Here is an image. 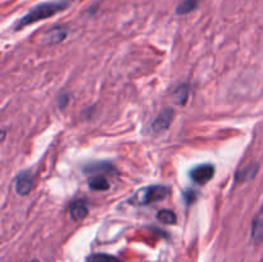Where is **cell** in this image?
Returning a JSON list of instances; mask_svg holds the SVG:
<instances>
[{
  "label": "cell",
  "mask_w": 263,
  "mask_h": 262,
  "mask_svg": "<svg viewBox=\"0 0 263 262\" xmlns=\"http://www.w3.org/2000/svg\"><path fill=\"white\" fill-rule=\"evenodd\" d=\"M215 176V167L211 163H203L190 171V177L198 185H204Z\"/></svg>",
  "instance_id": "cell-3"
},
{
  "label": "cell",
  "mask_w": 263,
  "mask_h": 262,
  "mask_svg": "<svg viewBox=\"0 0 263 262\" xmlns=\"http://www.w3.org/2000/svg\"><path fill=\"white\" fill-rule=\"evenodd\" d=\"M69 2H71V0H57V2H48L36 5V7H33L27 14L23 15V17L18 21L14 30L25 28L26 26L32 25V23L39 22V21L41 20H46V18L51 17V15L67 9L69 5Z\"/></svg>",
  "instance_id": "cell-1"
},
{
  "label": "cell",
  "mask_w": 263,
  "mask_h": 262,
  "mask_svg": "<svg viewBox=\"0 0 263 262\" xmlns=\"http://www.w3.org/2000/svg\"><path fill=\"white\" fill-rule=\"evenodd\" d=\"M67 36V30L62 27H54L51 30H49L45 35L41 36V41L45 45H55V44L61 43L66 39Z\"/></svg>",
  "instance_id": "cell-6"
},
{
  "label": "cell",
  "mask_w": 263,
  "mask_h": 262,
  "mask_svg": "<svg viewBox=\"0 0 263 262\" xmlns=\"http://www.w3.org/2000/svg\"><path fill=\"white\" fill-rule=\"evenodd\" d=\"M89 213V207L84 200H74L69 205V215L73 221H81Z\"/></svg>",
  "instance_id": "cell-7"
},
{
  "label": "cell",
  "mask_w": 263,
  "mask_h": 262,
  "mask_svg": "<svg viewBox=\"0 0 263 262\" xmlns=\"http://www.w3.org/2000/svg\"><path fill=\"white\" fill-rule=\"evenodd\" d=\"M198 2L197 0H182L179 5H177V14H187V13L193 12L197 8Z\"/></svg>",
  "instance_id": "cell-14"
},
{
  "label": "cell",
  "mask_w": 263,
  "mask_h": 262,
  "mask_svg": "<svg viewBox=\"0 0 263 262\" xmlns=\"http://www.w3.org/2000/svg\"><path fill=\"white\" fill-rule=\"evenodd\" d=\"M262 210H263V205H262Z\"/></svg>",
  "instance_id": "cell-15"
},
{
  "label": "cell",
  "mask_w": 263,
  "mask_h": 262,
  "mask_svg": "<svg viewBox=\"0 0 263 262\" xmlns=\"http://www.w3.org/2000/svg\"><path fill=\"white\" fill-rule=\"evenodd\" d=\"M189 86L187 85H180L175 89L174 91V100L176 104L179 105H185L187 102V98H189Z\"/></svg>",
  "instance_id": "cell-10"
},
{
  "label": "cell",
  "mask_w": 263,
  "mask_h": 262,
  "mask_svg": "<svg viewBox=\"0 0 263 262\" xmlns=\"http://www.w3.org/2000/svg\"><path fill=\"white\" fill-rule=\"evenodd\" d=\"M86 262H121L117 257L107 253H94L90 254L86 258Z\"/></svg>",
  "instance_id": "cell-13"
},
{
  "label": "cell",
  "mask_w": 263,
  "mask_h": 262,
  "mask_svg": "<svg viewBox=\"0 0 263 262\" xmlns=\"http://www.w3.org/2000/svg\"><path fill=\"white\" fill-rule=\"evenodd\" d=\"M174 116H175V113L171 108L163 110V112H162L161 115H159L158 117L154 120L153 125H152V130H153V133L161 134V133H163V131H166L167 128L171 126L172 120H174Z\"/></svg>",
  "instance_id": "cell-4"
},
{
  "label": "cell",
  "mask_w": 263,
  "mask_h": 262,
  "mask_svg": "<svg viewBox=\"0 0 263 262\" xmlns=\"http://www.w3.org/2000/svg\"><path fill=\"white\" fill-rule=\"evenodd\" d=\"M90 189L97 190V192H105L109 189V182L104 176H95L89 181Z\"/></svg>",
  "instance_id": "cell-11"
},
{
  "label": "cell",
  "mask_w": 263,
  "mask_h": 262,
  "mask_svg": "<svg viewBox=\"0 0 263 262\" xmlns=\"http://www.w3.org/2000/svg\"><path fill=\"white\" fill-rule=\"evenodd\" d=\"M168 193L170 189L164 185H149V186L139 189L128 199V203L134 205H148L163 200L168 195Z\"/></svg>",
  "instance_id": "cell-2"
},
{
  "label": "cell",
  "mask_w": 263,
  "mask_h": 262,
  "mask_svg": "<svg viewBox=\"0 0 263 262\" xmlns=\"http://www.w3.org/2000/svg\"><path fill=\"white\" fill-rule=\"evenodd\" d=\"M157 218H158V221H161L162 223H166V225H174L177 221L176 215H175L174 211L171 210L159 211L158 215H157Z\"/></svg>",
  "instance_id": "cell-12"
},
{
  "label": "cell",
  "mask_w": 263,
  "mask_h": 262,
  "mask_svg": "<svg viewBox=\"0 0 263 262\" xmlns=\"http://www.w3.org/2000/svg\"><path fill=\"white\" fill-rule=\"evenodd\" d=\"M257 171H258V164L252 163L246 166L244 169H240L238 172H236V179H238L239 182L248 181V180L253 179L256 176Z\"/></svg>",
  "instance_id": "cell-8"
},
{
  "label": "cell",
  "mask_w": 263,
  "mask_h": 262,
  "mask_svg": "<svg viewBox=\"0 0 263 262\" xmlns=\"http://www.w3.org/2000/svg\"><path fill=\"white\" fill-rule=\"evenodd\" d=\"M15 192L20 195H27L33 188V180L28 172H22L15 179Z\"/></svg>",
  "instance_id": "cell-5"
},
{
  "label": "cell",
  "mask_w": 263,
  "mask_h": 262,
  "mask_svg": "<svg viewBox=\"0 0 263 262\" xmlns=\"http://www.w3.org/2000/svg\"><path fill=\"white\" fill-rule=\"evenodd\" d=\"M252 239L256 244H261L263 241V215L254 218L252 225Z\"/></svg>",
  "instance_id": "cell-9"
}]
</instances>
